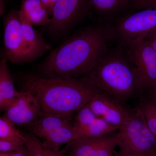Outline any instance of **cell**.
<instances>
[{
	"label": "cell",
	"mask_w": 156,
	"mask_h": 156,
	"mask_svg": "<svg viewBox=\"0 0 156 156\" xmlns=\"http://www.w3.org/2000/svg\"><path fill=\"white\" fill-rule=\"evenodd\" d=\"M144 40L156 50V32L152 34Z\"/></svg>",
	"instance_id": "cell-27"
},
{
	"label": "cell",
	"mask_w": 156,
	"mask_h": 156,
	"mask_svg": "<svg viewBox=\"0 0 156 156\" xmlns=\"http://www.w3.org/2000/svg\"><path fill=\"white\" fill-rule=\"evenodd\" d=\"M8 60L4 52L0 61V111L5 112L15 101L18 91L14 87V80L8 67Z\"/></svg>",
	"instance_id": "cell-13"
},
{
	"label": "cell",
	"mask_w": 156,
	"mask_h": 156,
	"mask_svg": "<svg viewBox=\"0 0 156 156\" xmlns=\"http://www.w3.org/2000/svg\"><path fill=\"white\" fill-rule=\"evenodd\" d=\"M10 120L3 116L0 117V140L24 138L23 134L16 129Z\"/></svg>",
	"instance_id": "cell-21"
},
{
	"label": "cell",
	"mask_w": 156,
	"mask_h": 156,
	"mask_svg": "<svg viewBox=\"0 0 156 156\" xmlns=\"http://www.w3.org/2000/svg\"><path fill=\"white\" fill-rule=\"evenodd\" d=\"M112 29L115 37L124 45L144 40L156 32V9L129 13L119 18Z\"/></svg>",
	"instance_id": "cell-5"
},
{
	"label": "cell",
	"mask_w": 156,
	"mask_h": 156,
	"mask_svg": "<svg viewBox=\"0 0 156 156\" xmlns=\"http://www.w3.org/2000/svg\"><path fill=\"white\" fill-rule=\"evenodd\" d=\"M90 11V0H57L48 25L49 33L54 38L63 36Z\"/></svg>",
	"instance_id": "cell-6"
},
{
	"label": "cell",
	"mask_w": 156,
	"mask_h": 156,
	"mask_svg": "<svg viewBox=\"0 0 156 156\" xmlns=\"http://www.w3.org/2000/svg\"><path fill=\"white\" fill-rule=\"evenodd\" d=\"M0 156H3L2 155V154H0Z\"/></svg>",
	"instance_id": "cell-30"
},
{
	"label": "cell",
	"mask_w": 156,
	"mask_h": 156,
	"mask_svg": "<svg viewBox=\"0 0 156 156\" xmlns=\"http://www.w3.org/2000/svg\"><path fill=\"white\" fill-rule=\"evenodd\" d=\"M47 9L48 14L50 17L53 13V7L57 0H41Z\"/></svg>",
	"instance_id": "cell-25"
},
{
	"label": "cell",
	"mask_w": 156,
	"mask_h": 156,
	"mask_svg": "<svg viewBox=\"0 0 156 156\" xmlns=\"http://www.w3.org/2000/svg\"><path fill=\"white\" fill-rule=\"evenodd\" d=\"M19 11L32 26L48 25L51 22V17L41 0H21Z\"/></svg>",
	"instance_id": "cell-16"
},
{
	"label": "cell",
	"mask_w": 156,
	"mask_h": 156,
	"mask_svg": "<svg viewBox=\"0 0 156 156\" xmlns=\"http://www.w3.org/2000/svg\"><path fill=\"white\" fill-rule=\"evenodd\" d=\"M88 105L96 116L119 129L126 123L131 112V109L126 108L115 99L100 92Z\"/></svg>",
	"instance_id": "cell-11"
},
{
	"label": "cell",
	"mask_w": 156,
	"mask_h": 156,
	"mask_svg": "<svg viewBox=\"0 0 156 156\" xmlns=\"http://www.w3.org/2000/svg\"><path fill=\"white\" fill-rule=\"evenodd\" d=\"M79 79L122 104L143 95L134 65L126 46L121 43Z\"/></svg>",
	"instance_id": "cell-3"
},
{
	"label": "cell",
	"mask_w": 156,
	"mask_h": 156,
	"mask_svg": "<svg viewBox=\"0 0 156 156\" xmlns=\"http://www.w3.org/2000/svg\"><path fill=\"white\" fill-rule=\"evenodd\" d=\"M156 9V0H131L129 13L145 9Z\"/></svg>",
	"instance_id": "cell-23"
},
{
	"label": "cell",
	"mask_w": 156,
	"mask_h": 156,
	"mask_svg": "<svg viewBox=\"0 0 156 156\" xmlns=\"http://www.w3.org/2000/svg\"><path fill=\"white\" fill-rule=\"evenodd\" d=\"M136 108L141 112L149 128L156 136V98L143 94L140 97Z\"/></svg>",
	"instance_id": "cell-17"
},
{
	"label": "cell",
	"mask_w": 156,
	"mask_h": 156,
	"mask_svg": "<svg viewBox=\"0 0 156 156\" xmlns=\"http://www.w3.org/2000/svg\"><path fill=\"white\" fill-rule=\"evenodd\" d=\"M136 71L142 94L156 81V50L144 40L125 45Z\"/></svg>",
	"instance_id": "cell-7"
},
{
	"label": "cell",
	"mask_w": 156,
	"mask_h": 156,
	"mask_svg": "<svg viewBox=\"0 0 156 156\" xmlns=\"http://www.w3.org/2000/svg\"><path fill=\"white\" fill-rule=\"evenodd\" d=\"M120 150L146 156H156V136L151 132L138 108L131 109L124 126L119 130Z\"/></svg>",
	"instance_id": "cell-4"
},
{
	"label": "cell",
	"mask_w": 156,
	"mask_h": 156,
	"mask_svg": "<svg viewBox=\"0 0 156 156\" xmlns=\"http://www.w3.org/2000/svg\"><path fill=\"white\" fill-rule=\"evenodd\" d=\"M4 53L13 64L26 63L19 10L10 11L4 19Z\"/></svg>",
	"instance_id": "cell-9"
},
{
	"label": "cell",
	"mask_w": 156,
	"mask_h": 156,
	"mask_svg": "<svg viewBox=\"0 0 156 156\" xmlns=\"http://www.w3.org/2000/svg\"><path fill=\"white\" fill-rule=\"evenodd\" d=\"M25 144V137L10 140H0V152L13 151L22 147Z\"/></svg>",
	"instance_id": "cell-22"
},
{
	"label": "cell",
	"mask_w": 156,
	"mask_h": 156,
	"mask_svg": "<svg viewBox=\"0 0 156 156\" xmlns=\"http://www.w3.org/2000/svg\"><path fill=\"white\" fill-rule=\"evenodd\" d=\"M119 130V128L118 127L113 126L103 119L97 117L87 128L79 133L77 139L87 137H101Z\"/></svg>",
	"instance_id": "cell-19"
},
{
	"label": "cell",
	"mask_w": 156,
	"mask_h": 156,
	"mask_svg": "<svg viewBox=\"0 0 156 156\" xmlns=\"http://www.w3.org/2000/svg\"><path fill=\"white\" fill-rule=\"evenodd\" d=\"M73 119L72 118L48 114L42 112L28 128L31 134L42 141L58 128L71 122Z\"/></svg>",
	"instance_id": "cell-14"
},
{
	"label": "cell",
	"mask_w": 156,
	"mask_h": 156,
	"mask_svg": "<svg viewBox=\"0 0 156 156\" xmlns=\"http://www.w3.org/2000/svg\"><path fill=\"white\" fill-rule=\"evenodd\" d=\"M119 138L118 130L101 137L73 140L62 150L68 156H112Z\"/></svg>",
	"instance_id": "cell-8"
},
{
	"label": "cell",
	"mask_w": 156,
	"mask_h": 156,
	"mask_svg": "<svg viewBox=\"0 0 156 156\" xmlns=\"http://www.w3.org/2000/svg\"><path fill=\"white\" fill-rule=\"evenodd\" d=\"M19 83L21 91L36 99L43 112L72 119L100 92L80 79L47 78L33 74L21 76Z\"/></svg>",
	"instance_id": "cell-2"
},
{
	"label": "cell",
	"mask_w": 156,
	"mask_h": 156,
	"mask_svg": "<svg viewBox=\"0 0 156 156\" xmlns=\"http://www.w3.org/2000/svg\"><path fill=\"white\" fill-rule=\"evenodd\" d=\"M97 118L89 107L88 104L76 112L73 119L76 140L77 139L79 133L87 128Z\"/></svg>",
	"instance_id": "cell-20"
},
{
	"label": "cell",
	"mask_w": 156,
	"mask_h": 156,
	"mask_svg": "<svg viewBox=\"0 0 156 156\" xmlns=\"http://www.w3.org/2000/svg\"><path fill=\"white\" fill-rule=\"evenodd\" d=\"M3 116L19 127L28 128L42 112L37 101L29 92L20 91L13 104L5 111Z\"/></svg>",
	"instance_id": "cell-10"
},
{
	"label": "cell",
	"mask_w": 156,
	"mask_h": 156,
	"mask_svg": "<svg viewBox=\"0 0 156 156\" xmlns=\"http://www.w3.org/2000/svg\"><path fill=\"white\" fill-rule=\"evenodd\" d=\"M29 156H68L63 150H56L44 145L41 140L31 133H23Z\"/></svg>",
	"instance_id": "cell-18"
},
{
	"label": "cell",
	"mask_w": 156,
	"mask_h": 156,
	"mask_svg": "<svg viewBox=\"0 0 156 156\" xmlns=\"http://www.w3.org/2000/svg\"><path fill=\"white\" fill-rule=\"evenodd\" d=\"M115 38L110 27L90 26L76 32L52 50L39 66L40 76L47 78L79 79L100 61Z\"/></svg>",
	"instance_id": "cell-1"
},
{
	"label": "cell",
	"mask_w": 156,
	"mask_h": 156,
	"mask_svg": "<svg viewBox=\"0 0 156 156\" xmlns=\"http://www.w3.org/2000/svg\"><path fill=\"white\" fill-rule=\"evenodd\" d=\"M115 156H146L134 152L129 151L122 150H119L118 152L115 151Z\"/></svg>",
	"instance_id": "cell-26"
},
{
	"label": "cell",
	"mask_w": 156,
	"mask_h": 156,
	"mask_svg": "<svg viewBox=\"0 0 156 156\" xmlns=\"http://www.w3.org/2000/svg\"><path fill=\"white\" fill-rule=\"evenodd\" d=\"M6 11V7L5 0H0V14L1 16L5 14Z\"/></svg>",
	"instance_id": "cell-29"
},
{
	"label": "cell",
	"mask_w": 156,
	"mask_h": 156,
	"mask_svg": "<svg viewBox=\"0 0 156 156\" xmlns=\"http://www.w3.org/2000/svg\"><path fill=\"white\" fill-rule=\"evenodd\" d=\"M21 29L24 43L25 62L31 63L42 57L47 51L52 50V46L47 43L41 33L34 29L32 26L20 13Z\"/></svg>",
	"instance_id": "cell-12"
},
{
	"label": "cell",
	"mask_w": 156,
	"mask_h": 156,
	"mask_svg": "<svg viewBox=\"0 0 156 156\" xmlns=\"http://www.w3.org/2000/svg\"><path fill=\"white\" fill-rule=\"evenodd\" d=\"M3 156H29V152L26 146L23 145L17 150L8 153H1Z\"/></svg>",
	"instance_id": "cell-24"
},
{
	"label": "cell",
	"mask_w": 156,
	"mask_h": 156,
	"mask_svg": "<svg viewBox=\"0 0 156 156\" xmlns=\"http://www.w3.org/2000/svg\"><path fill=\"white\" fill-rule=\"evenodd\" d=\"M147 93L148 95L156 98V81L153 87Z\"/></svg>",
	"instance_id": "cell-28"
},
{
	"label": "cell",
	"mask_w": 156,
	"mask_h": 156,
	"mask_svg": "<svg viewBox=\"0 0 156 156\" xmlns=\"http://www.w3.org/2000/svg\"><path fill=\"white\" fill-rule=\"evenodd\" d=\"M131 0H90L93 11L102 22L112 21L128 11Z\"/></svg>",
	"instance_id": "cell-15"
}]
</instances>
